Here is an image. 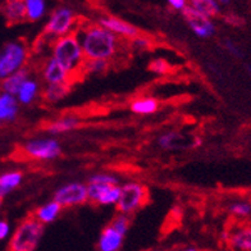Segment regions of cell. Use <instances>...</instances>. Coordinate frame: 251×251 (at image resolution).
Returning <instances> with one entry per match:
<instances>
[{"label":"cell","mask_w":251,"mask_h":251,"mask_svg":"<svg viewBox=\"0 0 251 251\" xmlns=\"http://www.w3.org/2000/svg\"><path fill=\"white\" fill-rule=\"evenodd\" d=\"M158 144L163 149H187V148H196L194 142H190L186 136H182L177 132H168L160 136Z\"/></svg>","instance_id":"15"},{"label":"cell","mask_w":251,"mask_h":251,"mask_svg":"<svg viewBox=\"0 0 251 251\" xmlns=\"http://www.w3.org/2000/svg\"><path fill=\"white\" fill-rule=\"evenodd\" d=\"M1 202H3V198H0V206H1Z\"/></svg>","instance_id":"37"},{"label":"cell","mask_w":251,"mask_h":251,"mask_svg":"<svg viewBox=\"0 0 251 251\" xmlns=\"http://www.w3.org/2000/svg\"><path fill=\"white\" fill-rule=\"evenodd\" d=\"M77 17L71 8L58 7L48 21L44 36H53L54 40L75 32Z\"/></svg>","instance_id":"5"},{"label":"cell","mask_w":251,"mask_h":251,"mask_svg":"<svg viewBox=\"0 0 251 251\" xmlns=\"http://www.w3.org/2000/svg\"><path fill=\"white\" fill-rule=\"evenodd\" d=\"M168 4L176 10H183L187 7V3L185 0H169Z\"/></svg>","instance_id":"33"},{"label":"cell","mask_w":251,"mask_h":251,"mask_svg":"<svg viewBox=\"0 0 251 251\" xmlns=\"http://www.w3.org/2000/svg\"><path fill=\"white\" fill-rule=\"evenodd\" d=\"M27 60V48L25 44L14 41L0 50V79L7 78L25 68Z\"/></svg>","instance_id":"4"},{"label":"cell","mask_w":251,"mask_h":251,"mask_svg":"<svg viewBox=\"0 0 251 251\" xmlns=\"http://www.w3.org/2000/svg\"><path fill=\"white\" fill-rule=\"evenodd\" d=\"M43 77L48 85H59V83L71 82L70 75L63 70V67L54 59L53 56H50L47 63L44 64Z\"/></svg>","instance_id":"12"},{"label":"cell","mask_w":251,"mask_h":251,"mask_svg":"<svg viewBox=\"0 0 251 251\" xmlns=\"http://www.w3.org/2000/svg\"><path fill=\"white\" fill-rule=\"evenodd\" d=\"M89 183H98V185H112L117 186L118 185V179L114 176L110 175H95L90 178Z\"/></svg>","instance_id":"29"},{"label":"cell","mask_w":251,"mask_h":251,"mask_svg":"<svg viewBox=\"0 0 251 251\" xmlns=\"http://www.w3.org/2000/svg\"><path fill=\"white\" fill-rule=\"evenodd\" d=\"M9 233V225L7 222L0 221V240H4Z\"/></svg>","instance_id":"34"},{"label":"cell","mask_w":251,"mask_h":251,"mask_svg":"<svg viewBox=\"0 0 251 251\" xmlns=\"http://www.w3.org/2000/svg\"><path fill=\"white\" fill-rule=\"evenodd\" d=\"M109 62L106 60H86L83 67V75L86 73H102L106 70Z\"/></svg>","instance_id":"27"},{"label":"cell","mask_w":251,"mask_h":251,"mask_svg":"<svg viewBox=\"0 0 251 251\" xmlns=\"http://www.w3.org/2000/svg\"><path fill=\"white\" fill-rule=\"evenodd\" d=\"M123 237L125 236L117 232L112 226H108L100 235L98 242L99 251H118L123 244Z\"/></svg>","instance_id":"13"},{"label":"cell","mask_w":251,"mask_h":251,"mask_svg":"<svg viewBox=\"0 0 251 251\" xmlns=\"http://www.w3.org/2000/svg\"><path fill=\"white\" fill-rule=\"evenodd\" d=\"M148 190L137 182H128L121 187V196L117 202V209L121 214H131L146 201Z\"/></svg>","instance_id":"6"},{"label":"cell","mask_w":251,"mask_h":251,"mask_svg":"<svg viewBox=\"0 0 251 251\" xmlns=\"http://www.w3.org/2000/svg\"><path fill=\"white\" fill-rule=\"evenodd\" d=\"M190 5L195 8L198 12H200L202 16L208 17L210 20L213 17L218 16L219 12H221L219 4L217 1H213V0H194Z\"/></svg>","instance_id":"24"},{"label":"cell","mask_w":251,"mask_h":251,"mask_svg":"<svg viewBox=\"0 0 251 251\" xmlns=\"http://www.w3.org/2000/svg\"><path fill=\"white\" fill-rule=\"evenodd\" d=\"M89 200L87 186L83 183H68L56 190L54 194V201H56L60 206H75L81 205Z\"/></svg>","instance_id":"8"},{"label":"cell","mask_w":251,"mask_h":251,"mask_svg":"<svg viewBox=\"0 0 251 251\" xmlns=\"http://www.w3.org/2000/svg\"><path fill=\"white\" fill-rule=\"evenodd\" d=\"M78 33L86 60H108L116 55L119 37L99 25H87Z\"/></svg>","instance_id":"1"},{"label":"cell","mask_w":251,"mask_h":251,"mask_svg":"<svg viewBox=\"0 0 251 251\" xmlns=\"http://www.w3.org/2000/svg\"><path fill=\"white\" fill-rule=\"evenodd\" d=\"M39 94V83L33 79H27L18 93V101L21 104H31Z\"/></svg>","instance_id":"22"},{"label":"cell","mask_w":251,"mask_h":251,"mask_svg":"<svg viewBox=\"0 0 251 251\" xmlns=\"http://www.w3.org/2000/svg\"><path fill=\"white\" fill-rule=\"evenodd\" d=\"M182 14H183V18L186 20L190 28L194 31V33L198 37L208 39V37H212L215 33V26L213 24V21L208 17L202 16L200 12H198L195 8H192L190 4H187V7L182 10Z\"/></svg>","instance_id":"9"},{"label":"cell","mask_w":251,"mask_h":251,"mask_svg":"<svg viewBox=\"0 0 251 251\" xmlns=\"http://www.w3.org/2000/svg\"><path fill=\"white\" fill-rule=\"evenodd\" d=\"M112 226L117 232H119L121 235L125 236L127 233V229H128L129 226V219L126 214H119L117 218H114V221L112 222Z\"/></svg>","instance_id":"28"},{"label":"cell","mask_w":251,"mask_h":251,"mask_svg":"<svg viewBox=\"0 0 251 251\" xmlns=\"http://www.w3.org/2000/svg\"><path fill=\"white\" fill-rule=\"evenodd\" d=\"M4 14H5V18H7L8 22H10V24L22 22V21L27 18L25 1H21V0L8 1L5 4V7H4Z\"/></svg>","instance_id":"17"},{"label":"cell","mask_w":251,"mask_h":251,"mask_svg":"<svg viewBox=\"0 0 251 251\" xmlns=\"http://www.w3.org/2000/svg\"><path fill=\"white\" fill-rule=\"evenodd\" d=\"M132 45H133V48H136V49L146 50V49H149L150 45H151V43H150L149 40L146 39V37L140 36L139 35L137 37L132 39Z\"/></svg>","instance_id":"32"},{"label":"cell","mask_w":251,"mask_h":251,"mask_svg":"<svg viewBox=\"0 0 251 251\" xmlns=\"http://www.w3.org/2000/svg\"><path fill=\"white\" fill-rule=\"evenodd\" d=\"M78 126L79 121L75 117H63L47 126V131L51 135H59V133L70 132L72 129L77 128Z\"/></svg>","instance_id":"19"},{"label":"cell","mask_w":251,"mask_h":251,"mask_svg":"<svg viewBox=\"0 0 251 251\" xmlns=\"http://www.w3.org/2000/svg\"><path fill=\"white\" fill-rule=\"evenodd\" d=\"M18 113V101L16 96L0 94V121H13Z\"/></svg>","instance_id":"16"},{"label":"cell","mask_w":251,"mask_h":251,"mask_svg":"<svg viewBox=\"0 0 251 251\" xmlns=\"http://www.w3.org/2000/svg\"><path fill=\"white\" fill-rule=\"evenodd\" d=\"M182 251H198V250L194 248H188V249H185V250H182Z\"/></svg>","instance_id":"36"},{"label":"cell","mask_w":251,"mask_h":251,"mask_svg":"<svg viewBox=\"0 0 251 251\" xmlns=\"http://www.w3.org/2000/svg\"><path fill=\"white\" fill-rule=\"evenodd\" d=\"M150 71L158 75H165L169 70V64L164 59H155L150 63Z\"/></svg>","instance_id":"31"},{"label":"cell","mask_w":251,"mask_h":251,"mask_svg":"<svg viewBox=\"0 0 251 251\" xmlns=\"http://www.w3.org/2000/svg\"><path fill=\"white\" fill-rule=\"evenodd\" d=\"M44 235V225L35 217L26 218L13 233L9 251H35Z\"/></svg>","instance_id":"3"},{"label":"cell","mask_w":251,"mask_h":251,"mask_svg":"<svg viewBox=\"0 0 251 251\" xmlns=\"http://www.w3.org/2000/svg\"><path fill=\"white\" fill-rule=\"evenodd\" d=\"M51 56L70 75L71 79L83 75V67L86 59L83 55V50L77 32L68 33L66 36L54 40Z\"/></svg>","instance_id":"2"},{"label":"cell","mask_w":251,"mask_h":251,"mask_svg":"<svg viewBox=\"0 0 251 251\" xmlns=\"http://www.w3.org/2000/svg\"><path fill=\"white\" fill-rule=\"evenodd\" d=\"M99 26L104 27L105 30L110 31L116 36L127 37V39H135L139 36V30L128 22L117 18V17L105 16L99 20Z\"/></svg>","instance_id":"11"},{"label":"cell","mask_w":251,"mask_h":251,"mask_svg":"<svg viewBox=\"0 0 251 251\" xmlns=\"http://www.w3.org/2000/svg\"><path fill=\"white\" fill-rule=\"evenodd\" d=\"M60 210H62V206L56 201H50L48 204L40 206L39 209L35 213V218L43 223V225H47V223H51L56 219V217L59 215Z\"/></svg>","instance_id":"18"},{"label":"cell","mask_w":251,"mask_h":251,"mask_svg":"<svg viewBox=\"0 0 251 251\" xmlns=\"http://www.w3.org/2000/svg\"><path fill=\"white\" fill-rule=\"evenodd\" d=\"M229 242L235 249L241 251H251V228H245L229 237Z\"/></svg>","instance_id":"25"},{"label":"cell","mask_w":251,"mask_h":251,"mask_svg":"<svg viewBox=\"0 0 251 251\" xmlns=\"http://www.w3.org/2000/svg\"><path fill=\"white\" fill-rule=\"evenodd\" d=\"M229 212L240 217H246L251 213V205L248 202H235L229 206Z\"/></svg>","instance_id":"30"},{"label":"cell","mask_w":251,"mask_h":251,"mask_svg":"<svg viewBox=\"0 0 251 251\" xmlns=\"http://www.w3.org/2000/svg\"><path fill=\"white\" fill-rule=\"evenodd\" d=\"M89 199L100 205H113L118 202L121 196V187L118 185H98V183H89L87 186Z\"/></svg>","instance_id":"10"},{"label":"cell","mask_w":251,"mask_h":251,"mask_svg":"<svg viewBox=\"0 0 251 251\" xmlns=\"http://www.w3.org/2000/svg\"><path fill=\"white\" fill-rule=\"evenodd\" d=\"M28 79V70L22 68L18 72L13 73L12 76L1 79L0 82V89L3 90L4 94H9L12 96L18 95L21 87L24 86V83Z\"/></svg>","instance_id":"14"},{"label":"cell","mask_w":251,"mask_h":251,"mask_svg":"<svg viewBox=\"0 0 251 251\" xmlns=\"http://www.w3.org/2000/svg\"><path fill=\"white\" fill-rule=\"evenodd\" d=\"M159 108L158 100L154 98H141V99H136L131 102V110L136 114H152L155 113Z\"/></svg>","instance_id":"20"},{"label":"cell","mask_w":251,"mask_h":251,"mask_svg":"<svg viewBox=\"0 0 251 251\" xmlns=\"http://www.w3.org/2000/svg\"><path fill=\"white\" fill-rule=\"evenodd\" d=\"M24 151L27 156L37 160H53L62 152L59 142L53 139L31 140L24 146Z\"/></svg>","instance_id":"7"},{"label":"cell","mask_w":251,"mask_h":251,"mask_svg":"<svg viewBox=\"0 0 251 251\" xmlns=\"http://www.w3.org/2000/svg\"><path fill=\"white\" fill-rule=\"evenodd\" d=\"M226 47H227V49L229 50L232 54H235V55H240V50H238L236 47H233V44H232L231 41H227V43H226Z\"/></svg>","instance_id":"35"},{"label":"cell","mask_w":251,"mask_h":251,"mask_svg":"<svg viewBox=\"0 0 251 251\" xmlns=\"http://www.w3.org/2000/svg\"><path fill=\"white\" fill-rule=\"evenodd\" d=\"M21 181H22V173L20 172H9L0 176V198H4L8 192L17 187Z\"/></svg>","instance_id":"23"},{"label":"cell","mask_w":251,"mask_h":251,"mask_svg":"<svg viewBox=\"0 0 251 251\" xmlns=\"http://www.w3.org/2000/svg\"><path fill=\"white\" fill-rule=\"evenodd\" d=\"M70 91V83H59V85H48L47 89L44 90V99L48 102L53 104V102L59 101Z\"/></svg>","instance_id":"21"},{"label":"cell","mask_w":251,"mask_h":251,"mask_svg":"<svg viewBox=\"0 0 251 251\" xmlns=\"http://www.w3.org/2000/svg\"><path fill=\"white\" fill-rule=\"evenodd\" d=\"M26 17L27 20L37 21L45 13V3L43 0H26Z\"/></svg>","instance_id":"26"}]
</instances>
